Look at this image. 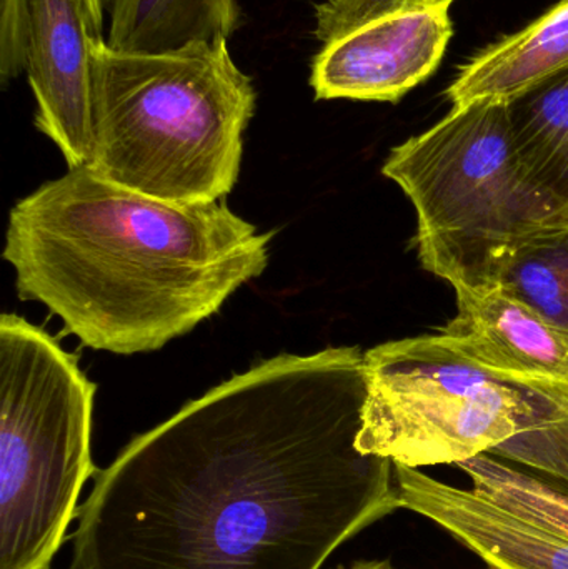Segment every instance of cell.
Masks as SVG:
<instances>
[{
	"instance_id": "2e32d148",
	"label": "cell",
	"mask_w": 568,
	"mask_h": 569,
	"mask_svg": "<svg viewBox=\"0 0 568 569\" xmlns=\"http://www.w3.org/2000/svg\"><path fill=\"white\" fill-rule=\"evenodd\" d=\"M499 287L568 331V226L524 246Z\"/></svg>"
},
{
	"instance_id": "5b68a950",
	"label": "cell",
	"mask_w": 568,
	"mask_h": 569,
	"mask_svg": "<svg viewBox=\"0 0 568 569\" xmlns=\"http://www.w3.org/2000/svg\"><path fill=\"white\" fill-rule=\"evenodd\" d=\"M96 383L19 315L0 317V569H50L92 461Z\"/></svg>"
},
{
	"instance_id": "9c48e42d",
	"label": "cell",
	"mask_w": 568,
	"mask_h": 569,
	"mask_svg": "<svg viewBox=\"0 0 568 569\" xmlns=\"http://www.w3.org/2000/svg\"><path fill=\"white\" fill-rule=\"evenodd\" d=\"M457 315L437 337L507 383H567L568 331L497 287L457 288Z\"/></svg>"
},
{
	"instance_id": "9a60e30c",
	"label": "cell",
	"mask_w": 568,
	"mask_h": 569,
	"mask_svg": "<svg viewBox=\"0 0 568 569\" xmlns=\"http://www.w3.org/2000/svg\"><path fill=\"white\" fill-rule=\"evenodd\" d=\"M472 490L500 507L568 538V491L529 471L510 467L486 453L457 465Z\"/></svg>"
},
{
	"instance_id": "5bb4252c",
	"label": "cell",
	"mask_w": 568,
	"mask_h": 569,
	"mask_svg": "<svg viewBox=\"0 0 568 569\" xmlns=\"http://www.w3.org/2000/svg\"><path fill=\"white\" fill-rule=\"evenodd\" d=\"M534 417L522 433L492 451L568 491V385L526 383Z\"/></svg>"
},
{
	"instance_id": "277c9868",
	"label": "cell",
	"mask_w": 568,
	"mask_h": 569,
	"mask_svg": "<svg viewBox=\"0 0 568 569\" xmlns=\"http://www.w3.org/2000/svg\"><path fill=\"white\" fill-rule=\"evenodd\" d=\"M382 173L416 210L423 269L454 290L497 287L524 246L568 226V210L527 172L504 100L452 107L392 149Z\"/></svg>"
},
{
	"instance_id": "ac0fdd59",
	"label": "cell",
	"mask_w": 568,
	"mask_h": 569,
	"mask_svg": "<svg viewBox=\"0 0 568 569\" xmlns=\"http://www.w3.org/2000/svg\"><path fill=\"white\" fill-rule=\"evenodd\" d=\"M30 0H0V79H17L27 69Z\"/></svg>"
},
{
	"instance_id": "ffe728a7",
	"label": "cell",
	"mask_w": 568,
	"mask_h": 569,
	"mask_svg": "<svg viewBox=\"0 0 568 569\" xmlns=\"http://www.w3.org/2000/svg\"><path fill=\"white\" fill-rule=\"evenodd\" d=\"M89 3L90 12H92L93 20H96L97 27L102 30L103 23V0H87Z\"/></svg>"
},
{
	"instance_id": "4fadbf2b",
	"label": "cell",
	"mask_w": 568,
	"mask_h": 569,
	"mask_svg": "<svg viewBox=\"0 0 568 569\" xmlns=\"http://www.w3.org/2000/svg\"><path fill=\"white\" fill-rule=\"evenodd\" d=\"M509 116L527 172L568 210V69L509 100Z\"/></svg>"
},
{
	"instance_id": "ba28073f",
	"label": "cell",
	"mask_w": 568,
	"mask_h": 569,
	"mask_svg": "<svg viewBox=\"0 0 568 569\" xmlns=\"http://www.w3.org/2000/svg\"><path fill=\"white\" fill-rule=\"evenodd\" d=\"M93 36H102L87 0H30L27 77L36 97V127L69 169L92 159Z\"/></svg>"
},
{
	"instance_id": "8fae6325",
	"label": "cell",
	"mask_w": 568,
	"mask_h": 569,
	"mask_svg": "<svg viewBox=\"0 0 568 569\" xmlns=\"http://www.w3.org/2000/svg\"><path fill=\"white\" fill-rule=\"evenodd\" d=\"M568 69V0L464 63L446 90L452 107L509 100Z\"/></svg>"
},
{
	"instance_id": "6da1fadb",
	"label": "cell",
	"mask_w": 568,
	"mask_h": 569,
	"mask_svg": "<svg viewBox=\"0 0 568 569\" xmlns=\"http://www.w3.org/2000/svg\"><path fill=\"white\" fill-rule=\"evenodd\" d=\"M356 347L283 353L133 438L77 513L69 569H320L400 510L360 453Z\"/></svg>"
},
{
	"instance_id": "30bf717a",
	"label": "cell",
	"mask_w": 568,
	"mask_h": 569,
	"mask_svg": "<svg viewBox=\"0 0 568 569\" xmlns=\"http://www.w3.org/2000/svg\"><path fill=\"white\" fill-rule=\"evenodd\" d=\"M400 510L439 525L487 569H568L560 537L474 490L452 487L416 468L393 465Z\"/></svg>"
},
{
	"instance_id": "d6986e66",
	"label": "cell",
	"mask_w": 568,
	"mask_h": 569,
	"mask_svg": "<svg viewBox=\"0 0 568 569\" xmlns=\"http://www.w3.org/2000/svg\"><path fill=\"white\" fill-rule=\"evenodd\" d=\"M336 569H397L390 560L357 561L352 567H339Z\"/></svg>"
},
{
	"instance_id": "8992f818",
	"label": "cell",
	"mask_w": 568,
	"mask_h": 569,
	"mask_svg": "<svg viewBox=\"0 0 568 569\" xmlns=\"http://www.w3.org/2000/svg\"><path fill=\"white\" fill-rule=\"evenodd\" d=\"M360 453L420 470L492 453L534 417L529 393L447 347L437 333L363 353Z\"/></svg>"
},
{
	"instance_id": "52a82bcc",
	"label": "cell",
	"mask_w": 568,
	"mask_h": 569,
	"mask_svg": "<svg viewBox=\"0 0 568 569\" xmlns=\"http://www.w3.org/2000/svg\"><path fill=\"white\" fill-rule=\"evenodd\" d=\"M449 9L396 13L320 46L310 86L317 100L399 102L429 79L452 37Z\"/></svg>"
},
{
	"instance_id": "7a4b0ae2",
	"label": "cell",
	"mask_w": 568,
	"mask_h": 569,
	"mask_svg": "<svg viewBox=\"0 0 568 569\" xmlns=\"http://www.w3.org/2000/svg\"><path fill=\"white\" fill-rule=\"evenodd\" d=\"M272 239L226 203L153 199L80 167L12 207L3 259L20 300L46 305L83 347L136 355L262 276Z\"/></svg>"
},
{
	"instance_id": "e0dca14e",
	"label": "cell",
	"mask_w": 568,
	"mask_h": 569,
	"mask_svg": "<svg viewBox=\"0 0 568 569\" xmlns=\"http://www.w3.org/2000/svg\"><path fill=\"white\" fill-rule=\"evenodd\" d=\"M452 2L454 0H320L316 6L313 36L322 46L380 17L450 9Z\"/></svg>"
},
{
	"instance_id": "3957f363",
	"label": "cell",
	"mask_w": 568,
	"mask_h": 569,
	"mask_svg": "<svg viewBox=\"0 0 568 569\" xmlns=\"http://www.w3.org/2000/svg\"><path fill=\"white\" fill-rule=\"evenodd\" d=\"M92 159L99 179L153 199L219 202L239 179L252 79L227 40L127 53L93 36Z\"/></svg>"
},
{
	"instance_id": "7c38bea8",
	"label": "cell",
	"mask_w": 568,
	"mask_h": 569,
	"mask_svg": "<svg viewBox=\"0 0 568 569\" xmlns=\"http://www.w3.org/2000/svg\"><path fill=\"white\" fill-rule=\"evenodd\" d=\"M240 16L237 0H112L106 42L119 52H173L229 40Z\"/></svg>"
}]
</instances>
